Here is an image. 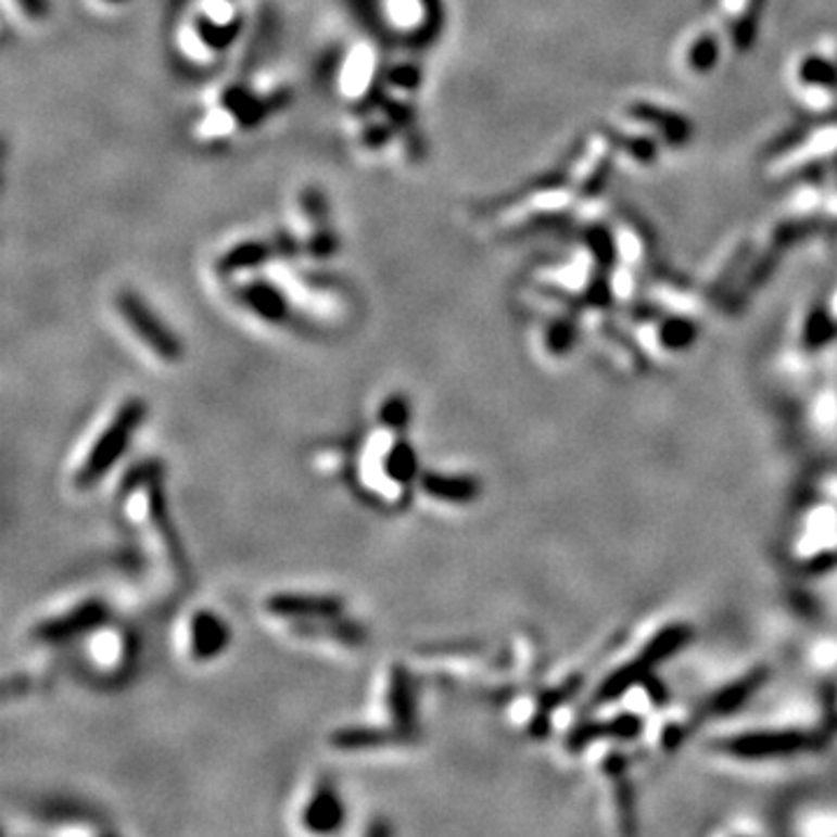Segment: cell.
I'll return each mask as SVG.
<instances>
[{
    "label": "cell",
    "mask_w": 837,
    "mask_h": 837,
    "mask_svg": "<svg viewBox=\"0 0 837 837\" xmlns=\"http://www.w3.org/2000/svg\"><path fill=\"white\" fill-rule=\"evenodd\" d=\"M12 3H14L16 12L26 16L28 22H42L49 12L47 0H12Z\"/></svg>",
    "instance_id": "cell-13"
},
{
    "label": "cell",
    "mask_w": 837,
    "mask_h": 837,
    "mask_svg": "<svg viewBox=\"0 0 837 837\" xmlns=\"http://www.w3.org/2000/svg\"><path fill=\"white\" fill-rule=\"evenodd\" d=\"M231 643L228 623L212 610L195 612L191 619V654L199 661H212Z\"/></svg>",
    "instance_id": "cell-5"
},
{
    "label": "cell",
    "mask_w": 837,
    "mask_h": 837,
    "mask_svg": "<svg viewBox=\"0 0 837 837\" xmlns=\"http://www.w3.org/2000/svg\"><path fill=\"white\" fill-rule=\"evenodd\" d=\"M144 415H147V407L140 398H130L119 407L117 417H114L107 429L98 435L96 445L85 458V466H81L77 474V484L81 489L93 486L98 480H103L114 466H117V461L128 447L130 437L136 435L138 426L142 423Z\"/></svg>",
    "instance_id": "cell-1"
},
{
    "label": "cell",
    "mask_w": 837,
    "mask_h": 837,
    "mask_svg": "<svg viewBox=\"0 0 837 837\" xmlns=\"http://www.w3.org/2000/svg\"><path fill=\"white\" fill-rule=\"evenodd\" d=\"M409 417L413 415H409V405L405 396H389L380 409V421L386 426V429H393V431L405 429Z\"/></svg>",
    "instance_id": "cell-12"
},
{
    "label": "cell",
    "mask_w": 837,
    "mask_h": 837,
    "mask_svg": "<svg viewBox=\"0 0 837 837\" xmlns=\"http://www.w3.org/2000/svg\"><path fill=\"white\" fill-rule=\"evenodd\" d=\"M117 309L128 328H134V333L142 344H147L161 360H175L182 358V342L175 338L170 328L163 324L152 307L140 299L136 291H122L117 295Z\"/></svg>",
    "instance_id": "cell-2"
},
{
    "label": "cell",
    "mask_w": 837,
    "mask_h": 837,
    "mask_svg": "<svg viewBox=\"0 0 837 837\" xmlns=\"http://www.w3.org/2000/svg\"><path fill=\"white\" fill-rule=\"evenodd\" d=\"M393 740H398V733H391V731H384V728H368V726L340 728L331 737L333 747L342 749V751L380 749V747H386Z\"/></svg>",
    "instance_id": "cell-9"
},
{
    "label": "cell",
    "mask_w": 837,
    "mask_h": 837,
    "mask_svg": "<svg viewBox=\"0 0 837 837\" xmlns=\"http://www.w3.org/2000/svg\"><path fill=\"white\" fill-rule=\"evenodd\" d=\"M384 472L396 484H409L419 472V458L407 440H396L384 456Z\"/></svg>",
    "instance_id": "cell-10"
},
{
    "label": "cell",
    "mask_w": 837,
    "mask_h": 837,
    "mask_svg": "<svg viewBox=\"0 0 837 837\" xmlns=\"http://www.w3.org/2000/svg\"><path fill=\"white\" fill-rule=\"evenodd\" d=\"M248 305L268 321H284L287 319V301L284 295L268 284H258L244 293Z\"/></svg>",
    "instance_id": "cell-11"
},
{
    "label": "cell",
    "mask_w": 837,
    "mask_h": 837,
    "mask_svg": "<svg viewBox=\"0 0 837 837\" xmlns=\"http://www.w3.org/2000/svg\"><path fill=\"white\" fill-rule=\"evenodd\" d=\"M389 714L393 716V726L398 733L407 735L417 724V698L415 684L409 672L403 665H396L389 682Z\"/></svg>",
    "instance_id": "cell-6"
},
{
    "label": "cell",
    "mask_w": 837,
    "mask_h": 837,
    "mask_svg": "<svg viewBox=\"0 0 837 837\" xmlns=\"http://www.w3.org/2000/svg\"><path fill=\"white\" fill-rule=\"evenodd\" d=\"M344 822V806L340 796L331 789V786H321V789L309 798L307 808L303 812V824L312 833H333Z\"/></svg>",
    "instance_id": "cell-7"
},
{
    "label": "cell",
    "mask_w": 837,
    "mask_h": 837,
    "mask_svg": "<svg viewBox=\"0 0 837 837\" xmlns=\"http://www.w3.org/2000/svg\"><path fill=\"white\" fill-rule=\"evenodd\" d=\"M268 610L275 617L284 619H299V621H312V619H326V617H340L344 610V603L333 596H307V594H275L266 603Z\"/></svg>",
    "instance_id": "cell-4"
},
{
    "label": "cell",
    "mask_w": 837,
    "mask_h": 837,
    "mask_svg": "<svg viewBox=\"0 0 837 837\" xmlns=\"http://www.w3.org/2000/svg\"><path fill=\"white\" fill-rule=\"evenodd\" d=\"M421 489L435 500L447 503H466L474 496L478 484L470 478H461V474H440V472H426L421 478Z\"/></svg>",
    "instance_id": "cell-8"
},
{
    "label": "cell",
    "mask_w": 837,
    "mask_h": 837,
    "mask_svg": "<svg viewBox=\"0 0 837 837\" xmlns=\"http://www.w3.org/2000/svg\"><path fill=\"white\" fill-rule=\"evenodd\" d=\"M105 619H107V607L101 600H87L79 607H75V610H71L68 614L40 623L36 629V635L45 639V643H63V639H71L75 635L98 629Z\"/></svg>",
    "instance_id": "cell-3"
}]
</instances>
